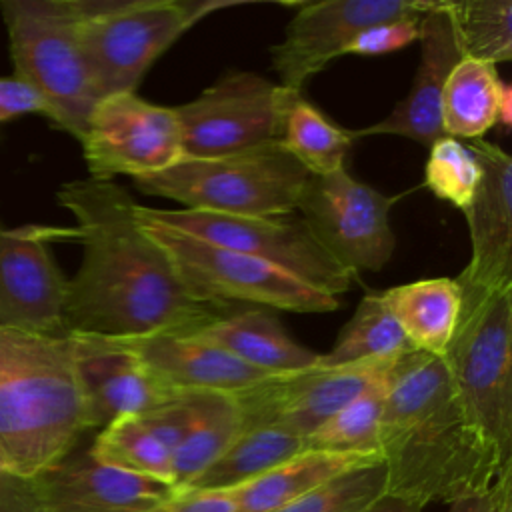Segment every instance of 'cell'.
Masks as SVG:
<instances>
[{
    "instance_id": "8",
    "label": "cell",
    "mask_w": 512,
    "mask_h": 512,
    "mask_svg": "<svg viewBox=\"0 0 512 512\" xmlns=\"http://www.w3.org/2000/svg\"><path fill=\"white\" fill-rule=\"evenodd\" d=\"M134 214L142 230L164 250L188 292L202 302L222 310L232 302H244L300 314L340 308L336 296L316 290L278 266L152 222L138 210Z\"/></svg>"
},
{
    "instance_id": "34",
    "label": "cell",
    "mask_w": 512,
    "mask_h": 512,
    "mask_svg": "<svg viewBox=\"0 0 512 512\" xmlns=\"http://www.w3.org/2000/svg\"><path fill=\"white\" fill-rule=\"evenodd\" d=\"M420 18L404 16L386 22H378L362 30L346 48V54L358 56H378L402 50L420 38Z\"/></svg>"
},
{
    "instance_id": "2",
    "label": "cell",
    "mask_w": 512,
    "mask_h": 512,
    "mask_svg": "<svg viewBox=\"0 0 512 512\" xmlns=\"http://www.w3.org/2000/svg\"><path fill=\"white\" fill-rule=\"evenodd\" d=\"M378 458L384 492L422 508L486 492L512 468L470 422L444 358L418 350L390 368Z\"/></svg>"
},
{
    "instance_id": "36",
    "label": "cell",
    "mask_w": 512,
    "mask_h": 512,
    "mask_svg": "<svg viewBox=\"0 0 512 512\" xmlns=\"http://www.w3.org/2000/svg\"><path fill=\"white\" fill-rule=\"evenodd\" d=\"M166 512H236L232 490H186L174 492Z\"/></svg>"
},
{
    "instance_id": "3",
    "label": "cell",
    "mask_w": 512,
    "mask_h": 512,
    "mask_svg": "<svg viewBox=\"0 0 512 512\" xmlns=\"http://www.w3.org/2000/svg\"><path fill=\"white\" fill-rule=\"evenodd\" d=\"M92 428L72 334L52 338L0 326V466L34 480Z\"/></svg>"
},
{
    "instance_id": "40",
    "label": "cell",
    "mask_w": 512,
    "mask_h": 512,
    "mask_svg": "<svg viewBox=\"0 0 512 512\" xmlns=\"http://www.w3.org/2000/svg\"><path fill=\"white\" fill-rule=\"evenodd\" d=\"M16 484H18V480L12 478V476H8L6 470L0 466V500H2Z\"/></svg>"
},
{
    "instance_id": "41",
    "label": "cell",
    "mask_w": 512,
    "mask_h": 512,
    "mask_svg": "<svg viewBox=\"0 0 512 512\" xmlns=\"http://www.w3.org/2000/svg\"><path fill=\"white\" fill-rule=\"evenodd\" d=\"M500 512H512V496L502 504V510Z\"/></svg>"
},
{
    "instance_id": "17",
    "label": "cell",
    "mask_w": 512,
    "mask_h": 512,
    "mask_svg": "<svg viewBox=\"0 0 512 512\" xmlns=\"http://www.w3.org/2000/svg\"><path fill=\"white\" fill-rule=\"evenodd\" d=\"M482 176L468 208L462 210L470 232V262L458 280L480 288L512 284V158L496 144L470 140Z\"/></svg>"
},
{
    "instance_id": "29",
    "label": "cell",
    "mask_w": 512,
    "mask_h": 512,
    "mask_svg": "<svg viewBox=\"0 0 512 512\" xmlns=\"http://www.w3.org/2000/svg\"><path fill=\"white\" fill-rule=\"evenodd\" d=\"M88 452L104 466L172 486V452L140 416H120L106 424Z\"/></svg>"
},
{
    "instance_id": "4",
    "label": "cell",
    "mask_w": 512,
    "mask_h": 512,
    "mask_svg": "<svg viewBox=\"0 0 512 512\" xmlns=\"http://www.w3.org/2000/svg\"><path fill=\"white\" fill-rule=\"evenodd\" d=\"M458 284V326L442 358L470 422L512 460V284Z\"/></svg>"
},
{
    "instance_id": "24",
    "label": "cell",
    "mask_w": 512,
    "mask_h": 512,
    "mask_svg": "<svg viewBox=\"0 0 512 512\" xmlns=\"http://www.w3.org/2000/svg\"><path fill=\"white\" fill-rule=\"evenodd\" d=\"M412 350L442 356L458 326L462 290L456 278H426L382 292Z\"/></svg>"
},
{
    "instance_id": "33",
    "label": "cell",
    "mask_w": 512,
    "mask_h": 512,
    "mask_svg": "<svg viewBox=\"0 0 512 512\" xmlns=\"http://www.w3.org/2000/svg\"><path fill=\"white\" fill-rule=\"evenodd\" d=\"M384 492L380 464L364 466L338 476L316 492L274 512H358Z\"/></svg>"
},
{
    "instance_id": "1",
    "label": "cell",
    "mask_w": 512,
    "mask_h": 512,
    "mask_svg": "<svg viewBox=\"0 0 512 512\" xmlns=\"http://www.w3.org/2000/svg\"><path fill=\"white\" fill-rule=\"evenodd\" d=\"M58 202L76 218L82 264L68 280L72 334L146 336L194 332L224 310L194 298L164 250L136 220L138 202L114 180H72Z\"/></svg>"
},
{
    "instance_id": "30",
    "label": "cell",
    "mask_w": 512,
    "mask_h": 512,
    "mask_svg": "<svg viewBox=\"0 0 512 512\" xmlns=\"http://www.w3.org/2000/svg\"><path fill=\"white\" fill-rule=\"evenodd\" d=\"M462 56L500 64L512 60L510 0H446Z\"/></svg>"
},
{
    "instance_id": "32",
    "label": "cell",
    "mask_w": 512,
    "mask_h": 512,
    "mask_svg": "<svg viewBox=\"0 0 512 512\" xmlns=\"http://www.w3.org/2000/svg\"><path fill=\"white\" fill-rule=\"evenodd\" d=\"M424 186L440 200L464 210L480 184L482 168L466 144L452 136L438 138L428 148Z\"/></svg>"
},
{
    "instance_id": "39",
    "label": "cell",
    "mask_w": 512,
    "mask_h": 512,
    "mask_svg": "<svg viewBox=\"0 0 512 512\" xmlns=\"http://www.w3.org/2000/svg\"><path fill=\"white\" fill-rule=\"evenodd\" d=\"M358 512H422V506L382 492L380 496H376L370 504H366Z\"/></svg>"
},
{
    "instance_id": "19",
    "label": "cell",
    "mask_w": 512,
    "mask_h": 512,
    "mask_svg": "<svg viewBox=\"0 0 512 512\" xmlns=\"http://www.w3.org/2000/svg\"><path fill=\"white\" fill-rule=\"evenodd\" d=\"M72 338L92 428H104L120 416L146 414L180 394L112 336L72 332Z\"/></svg>"
},
{
    "instance_id": "9",
    "label": "cell",
    "mask_w": 512,
    "mask_h": 512,
    "mask_svg": "<svg viewBox=\"0 0 512 512\" xmlns=\"http://www.w3.org/2000/svg\"><path fill=\"white\" fill-rule=\"evenodd\" d=\"M136 210L152 222L278 266L336 298L344 294L356 278L354 272L324 250L298 212L230 216L186 208H148L140 204Z\"/></svg>"
},
{
    "instance_id": "38",
    "label": "cell",
    "mask_w": 512,
    "mask_h": 512,
    "mask_svg": "<svg viewBox=\"0 0 512 512\" xmlns=\"http://www.w3.org/2000/svg\"><path fill=\"white\" fill-rule=\"evenodd\" d=\"M0 512H38L26 480H18V484L0 500Z\"/></svg>"
},
{
    "instance_id": "25",
    "label": "cell",
    "mask_w": 512,
    "mask_h": 512,
    "mask_svg": "<svg viewBox=\"0 0 512 512\" xmlns=\"http://www.w3.org/2000/svg\"><path fill=\"white\" fill-rule=\"evenodd\" d=\"M244 432L242 416L232 394L200 392L196 418L172 452V488L184 490L216 462Z\"/></svg>"
},
{
    "instance_id": "18",
    "label": "cell",
    "mask_w": 512,
    "mask_h": 512,
    "mask_svg": "<svg viewBox=\"0 0 512 512\" xmlns=\"http://www.w3.org/2000/svg\"><path fill=\"white\" fill-rule=\"evenodd\" d=\"M420 62L404 100L376 124L352 130L354 138L394 134L430 148L442 130V94L452 68L464 58L446 0H434L420 18Z\"/></svg>"
},
{
    "instance_id": "27",
    "label": "cell",
    "mask_w": 512,
    "mask_h": 512,
    "mask_svg": "<svg viewBox=\"0 0 512 512\" xmlns=\"http://www.w3.org/2000/svg\"><path fill=\"white\" fill-rule=\"evenodd\" d=\"M410 350L412 346L392 316L382 292H370L360 298L352 318L340 330L336 344L330 352L320 354L318 364L346 366L372 360H394Z\"/></svg>"
},
{
    "instance_id": "16",
    "label": "cell",
    "mask_w": 512,
    "mask_h": 512,
    "mask_svg": "<svg viewBox=\"0 0 512 512\" xmlns=\"http://www.w3.org/2000/svg\"><path fill=\"white\" fill-rule=\"evenodd\" d=\"M28 484L38 512H166L174 498L172 486L104 466L88 450Z\"/></svg>"
},
{
    "instance_id": "15",
    "label": "cell",
    "mask_w": 512,
    "mask_h": 512,
    "mask_svg": "<svg viewBox=\"0 0 512 512\" xmlns=\"http://www.w3.org/2000/svg\"><path fill=\"white\" fill-rule=\"evenodd\" d=\"M76 240V228L0 226V326L52 338L68 336V278L54 262L52 240Z\"/></svg>"
},
{
    "instance_id": "31",
    "label": "cell",
    "mask_w": 512,
    "mask_h": 512,
    "mask_svg": "<svg viewBox=\"0 0 512 512\" xmlns=\"http://www.w3.org/2000/svg\"><path fill=\"white\" fill-rule=\"evenodd\" d=\"M388 374L390 370L312 432L304 440L306 450L378 456V424L384 408Z\"/></svg>"
},
{
    "instance_id": "37",
    "label": "cell",
    "mask_w": 512,
    "mask_h": 512,
    "mask_svg": "<svg viewBox=\"0 0 512 512\" xmlns=\"http://www.w3.org/2000/svg\"><path fill=\"white\" fill-rule=\"evenodd\" d=\"M510 496H512V468H508L490 490L450 502L448 512H500L502 504Z\"/></svg>"
},
{
    "instance_id": "11",
    "label": "cell",
    "mask_w": 512,
    "mask_h": 512,
    "mask_svg": "<svg viewBox=\"0 0 512 512\" xmlns=\"http://www.w3.org/2000/svg\"><path fill=\"white\" fill-rule=\"evenodd\" d=\"M400 196H386L358 182L344 168L310 176L296 212L324 250L350 272L382 270L396 248L390 210Z\"/></svg>"
},
{
    "instance_id": "7",
    "label": "cell",
    "mask_w": 512,
    "mask_h": 512,
    "mask_svg": "<svg viewBox=\"0 0 512 512\" xmlns=\"http://www.w3.org/2000/svg\"><path fill=\"white\" fill-rule=\"evenodd\" d=\"M84 0H0L14 78L48 104V118L82 140L98 102L78 46Z\"/></svg>"
},
{
    "instance_id": "20",
    "label": "cell",
    "mask_w": 512,
    "mask_h": 512,
    "mask_svg": "<svg viewBox=\"0 0 512 512\" xmlns=\"http://www.w3.org/2000/svg\"><path fill=\"white\" fill-rule=\"evenodd\" d=\"M178 392H240L268 376L192 332L112 336Z\"/></svg>"
},
{
    "instance_id": "28",
    "label": "cell",
    "mask_w": 512,
    "mask_h": 512,
    "mask_svg": "<svg viewBox=\"0 0 512 512\" xmlns=\"http://www.w3.org/2000/svg\"><path fill=\"white\" fill-rule=\"evenodd\" d=\"M354 142L352 130L334 124L304 96L290 108L280 140L282 148L310 176H328L344 168V158Z\"/></svg>"
},
{
    "instance_id": "22",
    "label": "cell",
    "mask_w": 512,
    "mask_h": 512,
    "mask_svg": "<svg viewBox=\"0 0 512 512\" xmlns=\"http://www.w3.org/2000/svg\"><path fill=\"white\" fill-rule=\"evenodd\" d=\"M372 464H380L376 454L304 450L230 490L236 498V512H274L316 492L346 472Z\"/></svg>"
},
{
    "instance_id": "5",
    "label": "cell",
    "mask_w": 512,
    "mask_h": 512,
    "mask_svg": "<svg viewBox=\"0 0 512 512\" xmlns=\"http://www.w3.org/2000/svg\"><path fill=\"white\" fill-rule=\"evenodd\" d=\"M222 0H84L78 46L96 98L136 92L142 76L186 30L228 8Z\"/></svg>"
},
{
    "instance_id": "10",
    "label": "cell",
    "mask_w": 512,
    "mask_h": 512,
    "mask_svg": "<svg viewBox=\"0 0 512 512\" xmlns=\"http://www.w3.org/2000/svg\"><path fill=\"white\" fill-rule=\"evenodd\" d=\"M298 98L302 92L260 74L224 72L194 100L174 106L184 158L226 156L280 142Z\"/></svg>"
},
{
    "instance_id": "23",
    "label": "cell",
    "mask_w": 512,
    "mask_h": 512,
    "mask_svg": "<svg viewBox=\"0 0 512 512\" xmlns=\"http://www.w3.org/2000/svg\"><path fill=\"white\" fill-rule=\"evenodd\" d=\"M442 130L456 140H480L494 124H510V88L494 64L462 58L442 94Z\"/></svg>"
},
{
    "instance_id": "12",
    "label": "cell",
    "mask_w": 512,
    "mask_h": 512,
    "mask_svg": "<svg viewBox=\"0 0 512 512\" xmlns=\"http://www.w3.org/2000/svg\"><path fill=\"white\" fill-rule=\"evenodd\" d=\"M94 180L114 176L142 178L184 158L182 128L174 108L152 104L136 92L100 98L80 140Z\"/></svg>"
},
{
    "instance_id": "13",
    "label": "cell",
    "mask_w": 512,
    "mask_h": 512,
    "mask_svg": "<svg viewBox=\"0 0 512 512\" xmlns=\"http://www.w3.org/2000/svg\"><path fill=\"white\" fill-rule=\"evenodd\" d=\"M394 360L322 366L268 376L234 392L244 430L272 426L308 438L340 408L384 376Z\"/></svg>"
},
{
    "instance_id": "14",
    "label": "cell",
    "mask_w": 512,
    "mask_h": 512,
    "mask_svg": "<svg viewBox=\"0 0 512 512\" xmlns=\"http://www.w3.org/2000/svg\"><path fill=\"white\" fill-rule=\"evenodd\" d=\"M434 0H320L298 4L282 42L270 48L278 84L302 92L304 84L328 62L346 54L366 28L404 16H422Z\"/></svg>"
},
{
    "instance_id": "26",
    "label": "cell",
    "mask_w": 512,
    "mask_h": 512,
    "mask_svg": "<svg viewBox=\"0 0 512 512\" xmlns=\"http://www.w3.org/2000/svg\"><path fill=\"white\" fill-rule=\"evenodd\" d=\"M306 450V442L286 430L260 426L244 430L234 444L184 490H230L272 470Z\"/></svg>"
},
{
    "instance_id": "35",
    "label": "cell",
    "mask_w": 512,
    "mask_h": 512,
    "mask_svg": "<svg viewBox=\"0 0 512 512\" xmlns=\"http://www.w3.org/2000/svg\"><path fill=\"white\" fill-rule=\"evenodd\" d=\"M22 114L48 116L50 110L46 100L30 84L16 78H0V122Z\"/></svg>"
},
{
    "instance_id": "21",
    "label": "cell",
    "mask_w": 512,
    "mask_h": 512,
    "mask_svg": "<svg viewBox=\"0 0 512 512\" xmlns=\"http://www.w3.org/2000/svg\"><path fill=\"white\" fill-rule=\"evenodd\" d=\"M192 334L266 374L310 368L320 358L318 352L296 342L268 308L222 314Z\"/></svg>"
},
{
    "instance_id": "6",
    "label": "cell",
    "mask_w": 512,
    "mask_h": 512,
    "mask_svg": "<svg viewBox=\"0 0 512 512\" xmlns=\"http://www.w3.org/2000/svg\"><path fill=\"white\" fill-rule=\"evenodd\" d=\"M310 174L282 148L280 142L252 150L182 158L174 166L134 178L140 192L162 196L186 210L268 216L296 212Z\"/></svg>"
}]
</instances>
